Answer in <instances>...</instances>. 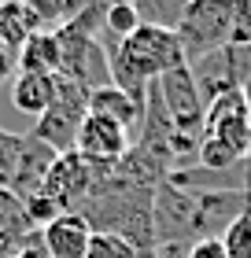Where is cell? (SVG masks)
I'll return each instance as SVG.
<instances>
[{
	"mask_svg": "<svg viewBox=\"0 0 251 258\" xmlns=\"http://www.w3.org/2000/svg\"><path fill=\"white\" fill-rule=\"evenodd\" d=\"M129 148H133V133L92 111L85 114V122L78 129V144H74V151L89 166H118L129 155Z\"/></svg>",
	"mask_w": 251,
	"mask_h": 258,
	"instance_id": "5b68a950",
	"label": "cell"
},
{
	"mask_svg": "<svg viewBox=\"0 0 251 258\" xmlns=\"http://www.w3.org/2000/svg\"><path fill=\"white\" fill-rule=\"evenodd\" d=\"M155 89H159V96L166 103V111H170L177 133L188 137L192 144H199L203 140V114H207V103H203L199 89H196V78H192V70H188V63L170 70V74H163L159 81H155Z\"/></svg>",
	"mask_w": 251,
	"mask_h": 258,
	"instance_id": "277c9868",
	"label": "cell"
},
{
	"mask_svg": "<svg viewBox=\"0 0 251 258\" xmlns=\"http://www.w3.org/2000/svg\"><path fill=\"white\" fill-rule=\"evenodd\" d=\"M247 210V192L236 188H185L159 181L152 192V229L159 243L222 240L225 229Z\"/></svg>",
	"mask_w": 251,
	"mask_h": 258,
	"instance_id": "6da1fadb",
	"label": "cell"
},
{
	"mask_svg": "<svg viewBox=\"0 0 251 258\" xmlns=\"http://www.w3.org/2000/svg\"><path fill=\"white\" fill-rule=\"evenodd\" d=\"M33 19L22 8V0H0V44H8L11 52H19L22 44L33 37Z\"/></svg>",
	"mask_w": 251,
	"mask_h": 258,
	"instance_id": "8fae6325",
	"label": "cell"
},
{
	"mask_svg": "<svg viewBox=\"0 0 251 258\" xmlns=\"http://www.w3.org/2000/svg\"><path fill=\"white\" fill-rule=\"evenodd\" d=\"M222 247H225L229 258H251V218L247 214H240L229 229H225Z\"/></svg>",
	"mask_w": 251,
	"mask_h": 258,
	"instance_id": "5bb4252c",
	"label": "cell"
},
{
	"mask_svg": "<svg viewBox=\"0 0 251 258\" xmlns=\"http://www.w3.org/2000/svg\"><path fill=\"white\" fill-rule=\"evenodd\" d=\"M96 188V166H89L78 151H67V155H56V162L44 173L41 192L56 199L63 210H81V203L92 196Z\"/></svg>",
	"mask_w": 251,
	"mask_h": 258,
	"instance_id": "8992f818",
	"label": "cell"
},
{
	"mask_svg": "<svg viewBox=\"0 0 251 258\" xmlns=\"http://www.w3.org/2000/svg\"><path fill=\"white\" fill-rule=\"evenodd\" d=\"M85 258H140L122 236H111V232H92V243Z\"/></svg>",
	"mask_w": 251,
	"mask_h": 258,
	"instance_id": "9a60e30c",
	"label": "cell"
},
{
	"mask_svg": "<svg viewBox=\"0 0 251 258\" xmlns=\"http://www.w3.org/2000/svg\"><path fill=\"white\" fill-rule=\"evenodd\" d=\"M89 111H92V114H104V118H111V122H118L122 129H129V133L137 137L140 114H144V103H137L133 96H126V92L115 89V85H104V89H92V92H89Z\"/></svg>",
	"mask_w": 251,
	"mask_h": 258,
	"instance_id": "ba28073f",
	"label": "cell"
},
{
	"mask_svg": "<svg viewBox=\"0 0 251 258\" xmlns=\"http://www.w3.org/2000/svg\"><path fill=\"white\" fill-rule=\"evenodd\" d=\"M236 26V0H188L181 22H177V41L185 48V63H196L203 55L233 44Z\"/></svg>",
	"mask_w": 251,
	"mask_h": 258,
	"instance_id": "7a4b0ae2",
	"label": "cell"
},
{
	"mask_svg": "<svg viewBox=\"0 0 251 258\" xmlns=\"http://www.w3.org/2000/svg\"><path fill=\"white\" fill-rule=\"evenodd\" d=\"M19 74H48L59 78V41L56 33H33L19 48Z\"/></svg>",
	"mask_w": 251,
	"mask_h": 258,
	"instance_id": "30bf717a",
	"label": "cell"
},
{
	"mask_svg": "<svg viewBox=\"0 0 251 258\" xmlns=\"http://www.w3.org/2000/svg\"><path fill=\"white\" fill-rule=\"evenodd\" d=\"M56 81L59 78H48V74H15V81H11V103H15V111L37 118L56 100Z\"/></svg>",
	"mask_w": 251,
	"mask_h": 258,
	"instance_id": "9c48e42d",
	"label": "cell"
},
{
	"mask_svg": "<svg viewBox=\"0 0 251 258\" xmlns=\"http://www.w3.org/2000/svg\"><path fill=\"white\" fill-rule=\"evenodd\" d=\"M140 11L129 4V0H115L111 8L104 11V30H100V37L107 41H126V37H133V33L140 30Z\"/></svg>",
	"mask_w": 251,
	"mask_h": 258,
	"instance_id": "4fadbf2b",
	"label": "cell"
},
{
	"mask_svg": "<svg viewBox=\"0 0 251 258\" xmlns=\"http://www.w3.org/2000/svg\"><path fill=\"white\" fill-rule=\"evenodd\" d=\"M244 214H247V218H251V192H247V210H244Z\"/></svg>",
	"mask_w": 251,
	"mask_h": 258,
	"instance_id": "d6986e66",
	"label": "cell"
},
{
	"mask_svg": "<svg viewBox=\"0 0 251 258\" xmlns=\"http://www.w3.org/2000/svg\"><path fill=\"white\" fill-rule=\"evenodd\" d=\"M188 258H229V254H225L222 240H199L188 247Z\"/></svg>",
	"mask_w": 251,
	"mask_h": 258,
	"instance_id": "2e32d148",
	"label": "cell"
},
{
	"mask_svg": "<svg viewBox=\"0 0 251 258\" xmlns=\"http://www.w3.org/2000/svg\"><path fill=\"white\" fill-rule=\"evenodd\" d=\"M19 70V52H11L8 44H0V81H8Z\"/></svg>",
	"mask_w": 251,
	"mask_h": 258,
	"instance_id": "e0dca14e",
	"label": "cell"
},
{
	"mask_svg": "<svg viewBox=\"0 0 251 258\" xmlns=\"http://www.w3.org/2000/svg\"><path fill=\"white\" fill-rule=\"evenodd\" d=\"M41 243L52 258H85L89 243H92V229L81 214L63 210L56 221H48V225L41 229Z\"/></svg>",
	"mask_w": 251,
	"mask_h": 258,
	"instance_id": "52a82bcc",
	"label": "cell"
},
{
	"mask_svg": "<svg viewBox=\"0 0 251 258\" xmlns=\"http://www.w3.org/2000/svg\"><path fill=\"white\" fill-rule=\"evenodd\" d=\"M22 8L30 11L37 33H56L63 22L74 19V0H22Z\"/></svg>",
	"mask_w": 251,
	"mask_h": 258,
	"instance_id": "7c38bea8",
	"label": "cell"
},
{
	"mask_svg": "<svg viewBox=\"0 0 251 258\" xmlns=\"http://www.w3.org/2000/svg\"><path fill=\"white\" fill-rule=\"evenodd\" d=\"M85 114H89V89L59 78L56 81V100L37 114V122H33L30 133L37 137L41 144H48L56 155H67V151H74V144H78V129L85 122Z\"/></svg>",
	"mask_w": 251,
	"mask_h": 258,
	"instance_id": "3957f363",
	"label": "cell"
},
{
	"mask_svg": "<svg viewBox=\"0 0 251 258\" xmlns=\"http://www.w3.org/2000/svg\"><path fill=\"white\" fill-rule=\"evenodd\" d=\"M15 258H52L48 251H44V243H41V236L37 240H33V243H26V247H22Z\"/></svg>",
	"mask_w": 251,
	"mask_h": 258,
	"instance_id": "ac0fdd59",
	"label": "cell"
}]
</instances>
